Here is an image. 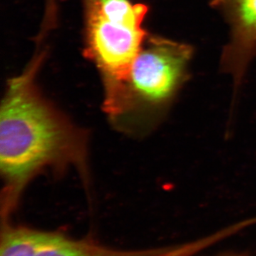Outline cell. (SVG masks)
Returning <instances> with one entry per match:
<instances>
[{
  "label": "cell",
  "mask_w": 256,
  "mask_h": 256,
  "mask_svg": "<svg viewBox=\"0 0 256 256\" xmlns=\"http://www.w3.org/2000/svg\"><path fill=\"white\" fill-rule=\"evenodd\" d=\"M46 52L36 50L22 73L10 79L0 110V170L5 220L32 178L46 168L85 172V134L42 96L37 74Z\"/></svg>",
  "instance_id": "1"
},
{
  "label": "cell",
  "mask_w": 256,
  "mask_h": 256,
  "mask_svg": "<svg viewBox=\"0 0 256 256\" xmlns=\"http://www.w3.org/2000/svg\"><path fill=\"white\" fill-rule=\"evenodd\" d=\"M193 47L149 34L122 80L104 87V109L116 126L139 132L165 118L184 84Z\"/></svg>",
  "instance_id": "2"
},
{
  "label": "cell",
  "mask_w": 256,
  "mask_h": 256,
  "mask_svg": "<svg viewBox=\"0 0 256 256\" xmlns=\"http://www.w3.org/2000/svg\"><path fill=\"white\" fill-rule=\"evenodd\" d=\"M85 56L95 64L104 86L127 75L150 34L148 5L131 0H82Z\"/></svg>",
  "instance_id": "3"
},
{
  "label": "cell",
  "mask_w": 256,
  "mask_h": 256,
  "mask_svg": "<svg viewBox=\"0 0 256 256\" xmlns=\"http://www.w3.org/2000/svg\"><path fill=\"white\" fill-rule=\"evenodd\" d=\"M212 6L222 12L230 26V40L222 52L220 65L232 75L236 94L256 56V0H212Z\"/></svg>",
  "instance_id": "4"
},
{
  "label": "cell",
  "mask_w": 256,
  "mask_h": 256,
  "mask_svg": "<svg viewBox=\"0 0 256 256\" xmlns=\"http://www.w3.org/2000/svg\"><path fill=\"white\" fill-rule=\"evenodd\" d=\"M146 250H124L106 246L89 239H74L50 232L35 256H144Z\"/></svg>",
  "instance_id": "5"
},
{
  "label": "cell",
  "mask_w": 256,
  "mask_h": 256,
  "mask_svg": "<svg viewBox=\"0 0 256 256\" xmlns=\"http://www.w3.org/2000/svg\"><path fill=\"white\" fill-rule=\"evenodd\" d=\"M50 232L15 226L8 222L2 227L0 256H35Z\"/></svg>",
  "instance_id": "6"
},
{
  "label": "cell",
  "mask_w": 256,
  "mask_h": 256,
  "mask_svg": "<svg viewBox=\"0 0 256 256\" xmlns=\"http://www.w3.org/2000/svg\"><path fill=\"white\" fill-rule=\"evenodd\" d=\"M220 236L217 233L210 234L196 240L169 246L149 249L144 256H194L220 242Z\"/></svg>",
  "instance_id": "7"
},
{
  "label": "cell",
  "mask_w": 256,
  "mask_h": 256,
  "mask_svg": "<svg viewBox=\"0 0 256 256\" xmlns=\"http://www.w3.org/2000/svg\"><path fill=\"white\" fill-rule=\"evenodd\" d=\"M214 256H252L246 252H226Z\"/></svg>",
  "instance_id": "8"
},
{
  "label": "cell",
  "mask_w": 256,
  "mask_h": 256,
  "mask_svg": "<svg viewBox=\"0 0 256 256\" xmlns=\"http://www.w3.org/2000/svg\"><path fill=\"white\" fill-rule=\"evenodd\" d=\"M46 5L48 6H54L57 4V0H45Z\"/></svg>",
  "instance_id": "9"
}]
</instances>
